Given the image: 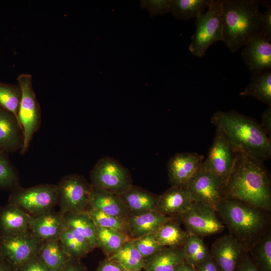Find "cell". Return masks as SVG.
<instances>
[{"label": "cell", "mask_w": 271, "mask_h": 271, "mask_svg": "<svg viewBox=\"0 0 271 271\" xmlns=\"http://www.w3.org/2000/svg\"><path fill=\"white\" fill-rule=\"evenodd\" d=\"M263 161L237 153L232 172L225 188V197L270 212V181Z\"/></svg>", "instance_id": "obj_1"}, {"label": "cell", "mask_w": 271, "mask_h": 271, "mask_svg": "<svg viewBox=\"0 0 271 271\" xmlns=\"http://www.w3.org/2000/svg\"><path fill=\"white\" fill-rule=\"evenodd\" d=\"M211 122L237 153L246 154L263 162L270 158V138L253 119L235 110L217 111L211 117Z\"/></svg>", "instance_id": "obj_2"}, {"label": "cell", "mask_w": 271, "mask_h": 271, "mask_svg": "<svg viewBox=\"0 0 271 271\" xmlns=\"http://www.w3.org/2000/svg\"><path fill=\"white\" fill-rule=\"evenodd\" d=\"M269 212L227 197L222 199L216 211L230 234L247 252L270 231Z\"/></svg>", "instance_id": "obj_3"}, {"label": "cell", "mask_w": 271, "mask_h": 271, "mask_svg": "<svg viewBox=\"0 0 271 271\" xmlns=\"http://www.w3.org/2000/svg\"><path fill=\"white\" fill-rule=\"evenodd\" d=\"M221 10L222 41L231 52L238 51L260 34L262 13L258 1L222 0Z\"/></svg>", "instance_id": "obj_4"}, {"label": "cell", "mask_w": 271, "mask_h": 271, "mask_svg": "<svg viewBox=\"0 0 271 271\" xmlns=\"http://www.w3.org/2000/svg\"><path fill=\"white\" fill-rule=\"evenodd\" d=\"M208 9L195 19V30L189 46L190 52L199 58L209 47L222 41V21L220 0H209Z\"/></svg>", "instance_id": "obj_5"}, {"label": "cell", "mask_w": 271, "mask_h": 271, "mask_svg": "<svg viewBox=\"0 0 271 271\" xmlns=\"http://www.w3.org/2000/svg\"><path fill=\"white\" fill-rule=\"evenodd\" d=\"M17 79L21 91L18 120L23 134V145L20 150V153L23 154L27 151L33 136L39 128L41 111L33 90L32 75L22 73Z\"/></svg>", "instance_id": "obj_6"}, {"label": "cell", "mask_w": 271, "mask_h": 271, "mask_svg": "<svg viewBox=\"0 0 271 271\" xmlns=\"http://www.w3.org/2000/svg\"><path fill=\"white\" fill-rule=\"evenodd\" d=\"M56 185L42 184L27 188L20 186L13 191L8 203L20 208L31 216L53 210L58 203Z\"/></svg>", "instance_id": "obj_7"}, {"label": "cell", "mask_w": 271, "mask_h": 271, "mask_svg": "<svg viewBox=\"0 0 271 271\" xmlns=\"http://www.w3.org/2000/svg\"><path fill=\"white\" fill-rule=\"evenodd\" d=\"M92 185L120 195L133 185L128 170L108 156L100 159L90 172Z\"/></svg>", "instance_id": "obj_8"}, {"label": "cell", "mask_w": 271, "mask_h": 271, "mask_svg": "<svg viewBox=\"0 0 271 271\" xmlns=\"http://www.w3.org/2000/svg\"><path fill=\"white\" fill-rule=\"evenodd\" d=\"M56 186L61 213L85 211L88 208L92 185L83 176L66 175Z\"/></svg>", "instance_id": "obj_9"}, {"label": "cell", "mask_w": 271, "mask_h": 271, "mask_svg": "<svg viewBox=\"0 0 271 271\" xmlns=\"http://www.w3.org/2000/svg\"><path fill=\"white\" fill-rule=\"evenodd\" d=\"M43 243L30 230L19 234L0 235V256L16 271L38 255Z\"/></svg>", "instance_id": "obj_10"}, {"label": "cell", "mask_w": 271, "mask_h": 271, "mask_svg": "<svg viewBox=\"0 0 271 271\" xmlns=\"http://www.w3.org/2000/svg\"><path fill=\"white\" fill-rule=\"evenodd\" d=\"M237 153L224 135L216 130L203 166L216 176L225 186L232 172Z\"/></svg>", "instance_id": "obj_11"}, {"label": "cell", "mask_w": 271, "mask_h": 271, "mask_svg": "<svg viewBox=\"0 0 271 271\" xmlns=\"http://www.w3.org/2000/svg\"><path fill=\"white\" fill-rule=\"evenodd\" d=\"M216 212L207 205L193 202L190 208L179 217L186 232L201 237L221 233L225 225Z\"/></svg>", "instance_id": "obj_12"}, {"label": "cell", "mask_w": 271, "mask_h": 271, "mask_svg": "<svg viewBox=\"0 0 271 271\" xmlns=\"http://www.w3.org/2000/svg\"><path fill=\"white\" fill-rule=\"evenodd\" d=\"M186 187L190 191L193 202L203 203L216 212L225 197V186L203 165Z\"/></svg>", "instance_id": "obj_13"}, {"label": "cell", "mask_w": 271, "mask_h": 271, "mask_svg": "<svg viewBox=\"0 0 271 271\" xmlns=\"http://www.w3.org/2000/svg\"><path fill=\"white\" fill-rule=\"evenodd\" d=\"M203 158L202 155L192 152L179 153L172 157L167 165L171 186L186 187L202 166Z\"/></svg>", "instance_id": "obj_14"}, {"label": "cell", "mask_w": 271, "mask_h": 271, "mask_svg": "<svg viewBox=\"0 0 271 271\" xmlns=\"http://www.w3.org/2000/svg\"><path fill=\"white\" fill-rule=\"evenodd\" d=\"M241 57L252 74L271 69V40L259 34L243 47Z\"/></svg>", "instance_id": "obj_15"}, {"label": "cell", "mask_w": 271, "mask_h": 271, "mask_svg": "<svg viewBox=\"0 0 271 271\" xmlns=\"http://www.w3.org/2000/svg\"><path fill=\"white\" fill-rule=\"evenodd\" d=\"M244 251L237 239L229 234L217 238L210 252L220 271H236Z\"/></svg>", "instance_id": "obj_16"}, {"label": "cell", "mask_w": 271, "mask_h": 271, "mask_svg": "<svg viewBox=\"0 0 271 271\" xmlns=\"http://www.w3.org/2000/svg\"><path fill=\"white\" fill-rule=\"evenodd\" d=\"M193 202L190 192L186 187L171 186L159 196L156 211L177 218L190 208Z\"/></svg>", "instance_id": "obj_17"}, {"label": "cell", "mask_w": 271, "mask_h": 271, "mask_svg": "<svg viewBox=\"0 0 271 271\" xmlns=\"http://www.w3.org/2000/svg\"><path fill=\"white\" fill-rule=\"evenodd\" d=\"M64 226L63 214L52 210L31 216L29 230L43 241L59 240Z\"/></svg>", "instance_id": "obj_18"}, {"label": "cell", "mask_w": 271, "mask_h": 271, "mask_svg": "<svg viewBox=\"0 0 271 271\" xmlns=\"http://www.w3.org/2000/svg\"><path fill=\"white\" fill-rule=\"evenodd\" d=\"M22 128L13 114L0 105V150L8 153L21 149Z\"/></svg>", "instance_id": "obj_19"}, {"label": "cell", "mask_w": 271, "mask_h": 271, "mask_svg": "<svg viewBox=\"0 0 271 271\" xmlns=\"http://www.w3.org/2000/svg\"><path fill=\"white\" fill-rule=\"evenodd\" d=\"M89 207L122 218L127 219L129 217V213L120 195L93 185Z\"/></svg>", "instance_id": "obj_20"}, {"label": "cell", "mask_w": 271, "mask_h": 271, "mask_svg": "<svg viewBox=\"0 0 271 271\" xmlns=\"http://www.w3.org/2000/svg\"><path fill=\"white\" fill-rule=\"evenodd\" d=\"M31 216L20 208L8 203L0 208V235L22 234L29 230Z\"/></svg>", "instance_id": "obj_21"}, {"label": "cell", "mask_w": 271, "mask_h": 271, "mask_svg": "<svg viewBox=\"0 0 271 271\" xmlns=\"http://www.w3.org/2000/svg\"><path fill=\"white\" fill-rule=\"evenodd\" d=\"M120 196L131 216L156 211L159 195L133 185Z\"/></svg>", "instance_id": "obj_22"}, {"label": "cell", "mask_w": 271, "mask_h": 271, "mask_svg": "<svg viewBox=\"0 0 271 271\" xmlns=\"http://www.w3.org/2000/svg\"><path fill=\"white\" fill-rule=\"evenodd\" d=\"M174 218L157 211L129 216L127 223L131 239L154 233L162 225Z\"/></svg>", "instance_id": "obj_23"}, {"label": "cell", "mask_w": 271, "mask_h": 271, "mask_svg": "<svg viewBox=\"0 0 271 271\" xmlns=\"http://www.w3.org/2000/svg\"><path fill=\"white\" fill-rule=\"evenodd\" d=\"M183 247H164L144 259L145 271H175L184 260Z\"/></svg>", "instance_id": "obj_24"}, {"label": "cell", "mask_w": 271, "mask_h": 271, "mask_svg": "<svg viewBox=\"0 0 271 271\" xmlns=\"http://www.w3.org/2000/svg\"><path fill=\"white\" fill-rule=\"evenodd\" d=\"M63 218L65 226L80 234L92 250L96 247V226L86 211L67 213L63 214Z\"/></svg>", "instance_id": "obj_25"}, {"label": "cell", "mask_w": 271, "mask_h": 271, "mask_svg": "<svg viewBox=\"0 0 271 271\" xmlns=\"http://www.w3.org/2000/svg\"><path fill=\"white\" fill-rule=\"evenodd\" d=\"M38 256L50 271H61L71 258L65 252L59 240L43 241Z\"/></svg>", "instance_id": "obj_26"}, {"label": "cell", "mask_w": 271, "mask_h": 271, "mask_svg": "<svg viewBox=\"0 0 271 271\" xmlns=\"http://www.w3.org/2000/svg\"><path fill=\"white\" fill-rule=\"evenodd\" d=\"M176 218L162 225L154 235L158 243L163 247L178 248L183 247L188 236L176 221Z\"/></svg>", "instance_id": "obj_27"}, {"label": "cell", "mask_w": 271, "mask_h": 271, "mask_svg": "<svg viewBox=\"0 0 271 271\" xmlns=\"http://www.w3.org/2000/svg\"><path fill=\"white\" fill-rule=\"evenodd\" d=\"M59 241L67 255L78 259L92 251L85 239L75 230L64 226Z\"/></svg>", "instance_id": "obj_28"}, {"label": "cell", "mask_w": 271, "mask_h": 271, "mask_svg": "<svg viewBox=\"0 0 271 271\" xmlns=\"http://www.w3.org/2000/svg\"><path fill=\"white\" fill-rule=\"evenodd\" d=\"M239 95L251 96L271 106V71L252 74L250 82Z\"/></svg>", "instance_id": "obj_29"}, {"label": "cell", "mask_w": 271, "mask_h": 271, "mask_svg": "<svg viewBox=\"0 0 271 271\" xmlns=\"http://www.w3.org/2000/svg\"><path fill=\"white\" fill-rule=\"evenodd\" d=\"M209 0H170V12L176 19L197 18L204 13Z\"/></svg>", "instance_id": "obj_30"}, {"label": "cell", "mask_w": 271, "mask_h": 271, "mask_svg": "<svg viewBox=\"0 0 271 271\" xmlns=\"http://www.w3.org/2000/svg\"><path fill=\"white\" fill-rule=\"evenodd\" d=\"M130 239L127 235L117 231L96 226V247L109 255L116 252Z\"/></svg>", "instance_id": "obj_31"}, {"label": "cell", "mask_w": 271, "mask_h": 271, "mask_svg": "<svg viewBox=\"0 0 271 271\" xmlns=\"http://www.w3.org/2000/svg\"><path fill=\"white\" fill-rule=\"evenodd\" d=\"M108 258L120 264L124 269L141 270L144 259L134 246L132 239L126 242Z\"/></svg>", "instance_id": "obj_32"}, {"label": "cell", "mask_w": 271, "mask_h": 271, "mask_svg": "<svg viewBox=\"0 0 271 271\" xmlns=\"http://www.w3.org/2000/svg\"><path fill=\"white\" fill-rule=\"evenodd\" d=\"M183 249L185 260L194 266L211 256L202 237L194 234L188 233Z\"/></svg>", "instance_id": "obj_33"}, {"label": "cell", "mask_w": 271, "mask_h": 271, "mask_svg": "<svg viewBox=\"0 0 271 271\" xmlns=\"http://www.w3.org/2000/svg\"><path fill=\"white\" fill-rule=\"evenodd\" d=\"M260 271H271V234L263 236L248 251Z\"/></svg>", "instance_id": "obj_34"}, {"label": "cell", "mask_w": 271, "mask_h": 271, "mask_svg": "<svg viewBox=\"0 0 271 271\" xmlns=\"http://www.w3.org/2000/svg\"><path fill=\"white\" fill-rule=\"evenodd\" d=\"M86 212L93 220L96 226L117 231L127 235L131 238L127 219L110 215L92 207H88Z\"/></svg>", "instance_id": "obj_35"}, {"label": "cell", "mask_w": 271, "mask_h": 271, "mask_svg": "<svg viewBox=\"0 0 271 271\" xmlns=\"http://www.w3.org/2000/svg\"><path fill=\"white\" fill-rule=\"evenodd\" d=\"M21 98V91L18 84L0 82V105L13 114L17 120Z\"/></svg>", "instance_id": "obj_36"}, {"label": "cell", "mask_w": 271, "mask_h": 271, "mask_svg": "<svg viewBox=\"0 0 271 271\" xmlns=\"http://www.w3.org/2000/svg\"><path fill=\"white\" fill-rule=\"evenodd\" d=\"M20 187L17 171L7 153L0 150V189L13 191Z\"/></svg>", "instance_id": "obj_37"}, {"label": "cell", "mask_w": 271, "mask_h": 271, "mask_svg": "<svg viewBox=\"0 0 271 271\" xmlns=\"http://www.w3.org/2000/svg\"><path fill=\"white\" fill-rule=\"evenodd\" d=\"M134 246L144 259L164 248L157 242L154 233L147 234L132 239Z\"/></svg>", "instance_id": "obj_38"}, {"label": "cell", "mask_w": 271, "mask_h": 271, "mask_svg": "<svg viewBox=\"0 0 271 271\" xmlns=\"http://www.w3.org/2000/svg\"><path fill=\"white\" fill-rule=\"evenodd\" d=\"M142 3L143 6L147 7L152 15H162L170 12V0H151Z\"/></svg>", "instance_id": "obj_39"}, {"label": "cell", "mask_w": 271, "mask_h": 271, "mask_svg": "<svg viewBox=\"0 0 271 271\" xmlns=\"http://www.w3.org/2000/svg\"><path fill=\"white\" fill-rule=\"evenodd\" d=\"M266 10L262 13V27L260 34L271 40V6L269 3L264 4Z\"/></svg>", "instance_id": "obj_40"}, {"label": "cell", "mask_w": 271, "mask_h": 271, "mask_svg": "<svg viewBox=\"0 0 271 271\" xmlns=\"http://www.w3.org/2000/svg\"><path fill=\"white\" fill-rule=\"evenodd\" d=\"M16 271H50L44 264L38 255L33 257Z\"/></svg>", "instance_id": "obj_41"}, {"label": "cell", "mask_w": 271, "mask_h": 271, "mask_svg": "<svg viewBox=\"0 0 271 271\" xmlns=\"http://www.w3.org/2000/svg\"><path fill=\"white\" fill-rule=\"evenodd\" d=\"M236 271H260L254 263L249 253L244 251L237 266Z\"/></svg>", "instance_id": "obj_42"}, {"label": "cell", "mask_w": 271, "mask_h": 271, "mask_svg": "<svg viewBox=\"0 0 271 271\" xmlns=\"http://www.w3.org/2000/svg\"><path fill=\"white\" fill-rule=\"evenodd\" d=\"M260 126L267 136L270 138L271 134V106L264 111L261 115Z\"/></svg>", "instance_id": "obj_43"}, {"label": "cell", "mask_w": 271, "mask_h": 271, "mask_svg": "<svg viewBox=\"0 0 271 271\" xmlns=\"http://www.w3.org/2000/svg\"><path fill=\"white\" fill-rule=\"evenodd\" d=\"M195 271H220L212 257L194 266Z\"/></svg>", "instance_id": "obj_44"}, {"label": "cell", "mask_w": 271, "mask_h": 271, "mask_svg": "<svg viewBox=\"0 0 271 271\" xmlns=\"http://www.w3.org/2000/svg\"><path fill=\"white\" fill-rule=\"evenodd\" d=\"M124 268L116 262L108 258L99 266L97 271H123Z\"/></svg>", "instance_id": "obj_45"}, {"label": "cell", "mask_w": 271, "mask_h": 271, "mask_svg": "<svg viewBox=\"0 0 271 271\" xmlns=\"http://www.w3.org/2000/svg\"><path fill=\"white\" fill-rule=\"evenodd\" d=\"M76 259L71 258L61 271H85L80 264L76 261Z\"/></svg>", "instance_id": "obj_46"}, {"label": "cell", "mask_w": 271, "mask_h": 271, "mask_svg": "<svg viewBox=\"0 0 271 271\" xmlns=\"http://www.w3.org/2000/svg\"><path fill=\"white\" fill-rule=\"evenodd\" d=\"M175 271H195V270L194 266L185 259L177 266Z\"/></svg>", "instance_id": "obj_47"}, {"label": "cell", "mask_w": 271, "mask_h": 271, "mask_svg": "<svg viewBox=\"0 0 271 271\" xmlns=\"http://www.w3.org/2000/svg\"><path fill=\"white\" fill-rule=\"evenodd\" d=\"M0 271H15V270L0 256Z\"/></svg>", "instance_id": "obj_48"}, {"label": "cell", "mask_w": 271, "mask_h": 271, "mask_svg": "<svg viewBox=\"0 0 271 271\" xmlns=\"http://www.w3.org/2000/svg\"><path fill=\"white\" fill-rule=\"evenodd\" d=\"M123 271H141V270H132V269H124Z\"/></svg>", "instance_id": "obj_49"}]
</instances>
